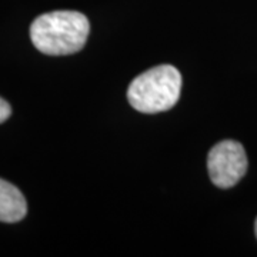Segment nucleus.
Listing matches in <instances>:
<instances>
[{
    "label": "nucleus",
    "mask_w": 257,
    "mask_h": 257,
    "mask_svg": "<svg viewBox=\"0 0 257 257\" xmlns=\"http://www.w3.org/2000/svg\"><path fill=\"white\" fill-rule=\"evenodd\" d=\"M90 32L87 18L74 10H57L35 19L30 39L39 52L49 56H66L82 50Z\"/></svg>",
    "instance_id": "f257e3e1"
},
{
    "label": "nucleus",
    "mask_w": 257,
    "mask_h": 257,
    "mask_svg": "<svg viewBox=\"0 0 257 257\" xmlns=\"http://www.w3.org/2000/svg\"><path fill=\"white\" fill-rule=\"evenodd\" d=\"M182 92V74L170 66L162 64L149 69L130 83L128 103L142 113H160L172 109Z\"/></svg>",
    "instance_id": "f03ea898"
},
{
    "label": "nucleus",
    "mask_w": 257,
    "mask_h": 257,
    "mask_svg": "<svg viewBox=\"0 0 257 257\" xmlns=\"http://www.w3.org/2000/svg\"><path fill=\"white\" fill-rule=\"evenodd\" d=\"M207 170L214 186L220 189L236 186L247 172L244 147L236 140H223L217 143L207 157Z\"/></svg>",
    "instance_id": "7ed1b4c3"
},
{
    "label": "nucleus",
    "mask_w": 257,
    "mask_h": 257,
    "mask_svg": "<svg viewBox=\"0 0 257 257\" xmlns=\"http://www.w3.org/2000/svg\"><path fill=\"white\" fill-rule=\"evenodd\" d=\"M28 203L16 186L0 179V221L16 223L25 219Z\"/></svg>",
    "instance_id": "20e7f679"
},
{
    "label": "nucleus",
    "mask_w": 257,
    "mask_h": 257,
    "mask_svg": "<svg viewBox=\"0 0 257 257\" xmlns=\"http://www.w3.org/2000/svg\"><path fill=\"white\" fill-rule=\"evenodd\" d=\"M10 114H12L10 104L5 99L0 97V123H3V121H6V120L9 119Z\"/></svg>",
    "instance_id": "39448f33"
},
{
    "label": "nucleus",
    "mask_w": 257,
    "mask_h": 257,
    "mask_svg": "<svg viewBox=\"0 0 257 257\" xmlns=\"http://www.w3.org/2000/svg\"><path fill=\"white\" fill-rule=\"evenodd\" d=\"M254 231H256V237H257V219H256V224H254Z\"/></svg>",
    "instance_id": "423d86ee"
}]
</instances>
